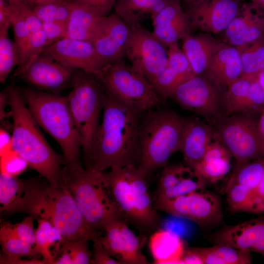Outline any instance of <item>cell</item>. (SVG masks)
Instances as JSON below:
<instances>
[{
  "label": "cell",
  "mask_w": 264,
  "mask_h": 264,
  "mask_svg": "<svg viewBox=\"0 0 264 264\" xmlns=\"http://www.w3.org/2000/svg\"><path fill=\"white\" fill-rule=\"evenodd\" d=\"M104 89L102 119L85 162L86 169L103 172L113 167H138L140 129L146 112L126 105Z\"/></svg>",
  "instance_id": "cell-1"
},
{
  "label": "cell",
  "mask_w": 264,
  "mask_h": 264,
  "mask_svg": "<svg viewBox=\"0 0 264 264\" xmlns=\"http://www.w3.org/2000/svg\"><path fill=\"white\" fill-rule=\"evenodd\" d=\"M21 212L37 220L48 221L61 233L65 242L93 241L100 236L99 230L84 218L69 192L43 177L24 180L22 197L5 214Z\"/></svg>",
  "instance_id": "cell-2"
},
{
  "label": "cell",
  "mask_w": 264,
  "mask_h": 264,
  "mask_svg": "<svg viewBox=\"0 0 264 264\" xmlns=\"http://www.w3.org/2000/svg\"><path fill=\"white\" fill-rule=\"evenodd\" d=\"M12 118L13 149L40 176L54 185L65 165L63 155L50 146L30 112L21 89L9 86L4 90Z\"/></svg>",
  "instance_id": "cell-3"
},
{
  "label": "cell",
  "mask_w": 264,
  "mask_h": 264,
  "mask_svg": "<svg viewBox=\"0 0 264 264\" xmlns=\"http://www.w3.org/2000/svg\"><path fill=\"white\" fill-rule=\"evenodd\" d=\"M21 90L35 120L60 146L65 166L72 169L83 167L80 158V140L67 98L38 89Z\"/></svg>",
  "instance_id": "cell-4"
},
{
  "label": "cell",
  "mask_w": 264,
  "mask_h": 264,
  "mask_svg": "<svg viewBox=\"0 0 264 264\" xmlns=\"http://www.w3.org/2000/svg\"><path fill=\"white\" fill-rule=\"evenodd\" d=\"M59 186L70 194L86 221L92 227L104 230L111 222L125 220L103 172L83 167L72 169L65 166Z\"/></svg>",
  "instance_id": "cell-5"
},
{
  "label": "cell",
  "mask_w": 264,
  "mask_h": 264,
  "mask_svg": "<svg viewBox=\"0 0 264 264\" xmlns=\"http://www.w3.org/2000/svg\"><path fill=\"white\" fill-rule=\"evenodd\" d=\"M187 118L167 108L146 112L139 133V170L146 176L164 167L171 156L179 151Z\"/></svg>",
  "instance_id": "cell-6"
},
{
  "label": "cell",
  "mask_w": 264,
  "mask_h": 264,
  "mask_svg": "<svg viewBox=\"0 0 264 264\" xmlns=\"http://www.w3.org/2000/svg\"><path fill=\"white\" fill-rule=\"evenodd\" d=\"M103 174L126 219L146 230L158 226L160 217L149 193L147 176L137 167H113Z\"/></svg>",
  "instance_id": "cell-7"
},
{
  "label": "cell",
  "mask_w": 264,
  "mask_h": 264,
  "mask_svg": "<svg viewBox=\"0 0 264 264\" xmlns=\"http://www.w3.org/2000/svg\"><path fill=\"white\" fill-rule=\"evenodd\" d=\"M71 87L66 98L86 162L100 124L105 89L96 75L82 70H77Z\"/></svg>",
  "instance_id": "cell-8"
},
{
  "label": "cell",
  "mask_w": 264,
  "mask_h": 264,
  "mask_svg": "<svg viewBox=\"0 0 264 264\" xmlns=\"http://www.w3.org/2000/svg\"><path fill=\"white\" fill-rule=\"evenodd\" d=\"M104 88L122 102L146 112L162 101L152 83L123 60L106 66L97 76Z\"/></svg>",
  "instance_id": "cell-9"
},
{
  "label": "cell",
  "mask_w": 264,
  "mask_h": 264,
  "mask_svg": "<svg viewBox=\"0 0 264 264\" xmlns=\"http://www.w3.org/2000/svg\"><path fill=\"white\" fill-rule=\"evenodd\" d=\"M256 114L241 113L217 120L218 138L234 157L235 169L264 156Z\"/></svg>",
  "instance_id": "cell-10"
},
{
  "label": "cell",
  "mask_w": 264,
  "mask_h": 264,
  "mask_svg": "<svg viewBox=\"0 0 264 264\" xmlns=\"http://www.w3.org/2000/svg\"><path fill=\"white\" fill-rule=\"evenodd\" d=\"M155 209L189 220L202 226L218 224L222 219L220 200L203 189L173 198L155 199Z\"/></svg>",
  "instance_id": "cell-11"
},
{
  "label": "cell",
  "mask_w": 264,
  "mask_h": 264,
  "mask_svg": "<svg viewBox=\"0 0 264 264\" xmlns=\"http://www.w3.org/2000/svg\"><path fill=\"white\" fill-rule=\"evenodd\" d=\"M219 88L206 76L195 75L176 87L169 98L184 109L217 120L223 110Z\"/></svg>",
  "instance_id": "cell-12"
},
{
  "label": "cell",
  "mask_w": 264,
  "mask_h": 264,
  "mask_svg": "<svg viewBox=\"0 0 264 264\" xmlns=\"http://www.w3.org/2000/svg\"><path fill=\"white\" fill-rule=\"evenodd\" d=\"M130 28L125 56L133 68L151 82L167 64L168 47L141 24Z\"/></svg>",
  "instance_id": "cell-13"
},
{
  "label": "cell",
  "mask_w": 264,
  "mask_h": 264,
  "mask_svg": "<svg viewBox=\"0 0 264 264\" xmlns=\"http://www.w3.org/2000/svg\"><path fill=\"white\" fill-rule=\"evenodd\" d=\"M78 69L66 66L41 53L16 75L40 90L58 93L72 86Z\"/></svg>",
  "instance_id": "cell-14"
},
{
  "label": "cell",
  "mask_w": 264,
  "mask_h": 264,
  "mask_svg": "<svg viewBox=\"0 0 264 264\" xmlns=\"http://www.w3.org/2000/svg\"><path fill=\"white\" fill-rule=\"evenodd\" d=\"M131 29L115 13L101 18L90 42L106 65L125 56Z\"/></svg>",
  "instance_id": "cell-15"
},
{
  "label": "cell",
  "mask_w": 264,
  "mask_h": 264,
  "mask_svg": "<svg viewBox=\"0 0 264 264\" xmlns=\"http://www.w3.org/2000/svg\"><path fill=\"white\" fill-rule=\"evenodd\" d=\"M42 53L64 66L97 76L107 66L88 41L64 38L46 47Z\"/></svg>",
  "instance_id": "cell-16"
},
{
  "label": "cell",
  "mask_w": 264,
  "mask_h": 264,
  "mask_svg": "<svg viewBox=\"0 0 264 264\" xmlns=\"http://www.w3.org/2000/svg\"><path fill=\"white\" fill-rule=\"evenodd\" d=\"M242 0H203L186 11L192 27L208 33H220L227 28L240 11Z\"/></svg>",
  "instance_id": "cell-17"
},
{
  "label": "cell",
  "mask_w": 264,
  "mask_h": 264,
  "mask_svg": "<svg viewBox=\"0 0 264 264\" xmlns=\"http://www.w3.org/2000/svg\"><path fill=\"white\" fill-rule=\"evenodd\" d=\"M105 233L97 239L110 255L121 264H149L141 251L139 238L127 226L125 220H117L106 225Z\"/></svg>",
  "instance_id": "cell-18"
},
{
  "label": "cell",
  "mask_w": 264,
  "mask_h": 264,
  "mask_svg": "<svg viewBox=\"0 0 264 264\" xmlns=\"http://www.w3.org/2000/svg\"><path fill=\"white\" fill-rule=\"evenodd\" d=\"M214 244H222L264 257V217L223 227L211 236Z\"/></svg>",
  "instance_id": "cell-19"
},
{
  "label": "cell",
  "mask_w": 264,
  "mask_h": 264,
  "mask_svg": "<svg viewBox=\"0 0 264 264\" xmlns=\"http://www.w3.org/2000/svg\"><path fill=\"white\" fill-rule=\"evenodd\" d=\"M152 21V33L167 47L191 34V22L178 0L166 5Z\"/></svg>",
  "instance_id": "cell-20"
},
{
  "label": "cell",
  "mask_w": 264,
  "mask_h": 264,
  "mask_svg": "<svg viewBox=\"0 0 264 264\" xmlns=\"http://www.w3.org/2000/svg\"><path fill=\"white\" fill-rule=\"evenodd\" d=\"M226 42L239 47L264 38V14L251 3H243L240 11L224 30Z\"/></svg>",
  "instance_id": "cell-21"
},
{
  "label": "cell",
  "mask_w": 264,
  "mask_h": 264,
  "mask_svg": "<svg viewBox=\"0 0 264 264\" xmlns=\"http://www.w3.org/2000/svg\"><path fill=\"white\" fill-rule=\"evenodd\" d=\"M195 76L189 61L177 43L168 47V60L164 68L151 83L162 101L169 98L179 85Z\"/></svg>",
  "instance_id": "cell-22"
},
{
  "label": "cell",
  "mask_w": 264,
  "mask_h": 264,
  "mask_svg": "<svg viewBox=\"0 0 264 264\" xmlns=\"http://www.w3.org/2000/svg\"><path fill=\"white\" fill-rule=\"evenodd\" d=\"M205 73L206 76L219 88L227 87L242 77V64L238 48L220 42Z\"/></svg>",
  "instance_id": "cell-23"
},
{
  "label": "cell",
  "mask_w": 264,
  "mask_h": 264,
  "mask_svg": "<svg viewBox=\"0 0 264 264\" xmlns=\"http://www.w3.org/2000/svg\"><path fill=\"white\" fill-rule=\"evenodd\" d=\"M218 139L216 131L195 119L187 118L179 151L186 165L193 167L203 158L210 143Z\"/></svg>",
  "instance_id": "cell-24"
},
{
  "label": "cell",
  "mask_w": 264,
  "mask_h": 264,
  "mask_svg": "<svg viewBox=\"0 0 264 264\" xmlns=\"http://www.w3.org/2000/svg\"><path fill=\"white\" fill-rule=\"evenodd\" d=\"M231 156L227 148L217 139L210 143L202 160L192 168L204 180L215 182L230 172Z\"/></svg>",
  "instance_id": "cell-25"
},
{
  "label": "cell",
  "mask_w": 264,
  "mask_h": 264,
  "mask_svg": "<svg viewBox=\"0 0 264 264\" xmlns=\"http://www.w3.org/2000/svg\"><path fill=\"white\" fill-rule=\"evenodd\" d=\"M182 51L195 75L205 73L210 60L220 43L209 34L192 36L183 40Z\"/></svg>",
  "instance_id": "cell-26"
},
{
  "label": "cell",
  "mask_w": 264,
  "mask_h": 264,
  "mask_svg": "<svg viewBox=\"0 0 264 264\" xmlns=\"http://www.w3.org/2000/svg\"><path fill=\"white\" fill-rule=\"evenodd\" d=\"M149 247L154 264H180L186 247L182 239L172 231L158 230L150 237Z\"/></svg>",
  "instance_id": "cell-27"
},
{
  "label": "cell",
  "mask_w": 264,
  "mask_h": 264,
  "mask_svg": "<svg viewBox=\"0 0 264 264\" xmlns=\"http://www.w3.org/2000/svg\"><path fill=\"white\" fill-rule=\"evenodd\" d=\"M178 0H117L115 12L129 27L152 19L168 4Z\"/></svg>",
  "instance_id": "cell-28"
},
{
  "label": "cell",
  "mask_w": 264,
  "mask_h": 264,
  "mask_svg": "<svg viewBox=\"0 0 264 264\" xmlns=\"http://www.w3.org/2000/svg\"><path fill=\"white\" fill-rule=\"evenodd\" d=\"M102 17L90 7L72 2L66 38L90 41Z\"/></svg>",
  "instance_id": "cell-29"
},
{
  "label": "cell",
  "mask_w": 264,
  "mask_h": 264,
  "mask_svg": "<svg viewBox=\"0 0 264 264\" xmlns=\"http://www.w3.org/2000/svg\"><path fill=\"white\" fill-rule=\"evenodd\" d=\"M202 264H250L249 251L228 245L216 244L211 247H192Z\"/></svg>",
  "instance_id": "cell-30"
},
{
  "label": "cell",
  "mask_w": 264,
  "mask_h": 264,
  "mask_svg": "<svg viewBox=\"0 0 264 264\" xmlns=\"http://www.w3.org/2000/svg\"><path fill=\"white\" fill-rule=\"evenodd\" d=\"M36 235L35 250L42 257L45 264H54L65 242L64 237L53 225L51 227L48 226L39 227Z\"/></svg>",
  "instance_id": "cell-31"
},
{
  "label": "cell",
  "mask_w": 264,
  "mask_h": 264,
  "mask_svg": "<svg viewBox=\"0 0 264 264\" xmlns=\"http://www.w3.org/2000/svg\"><path fill=\"white\" fill-rule=\"evenodd\" d=\"M0 243L4 255L30 259H38L40 256L34 247L22 240L15 232L13 224L5 222L0 225Z\"/></svg>",
  "instance_id": "cell-32"
},
{
  "label": "cell",
  "mask_w": 264,
  "mask_h": 264,
  "mask_svg": "<svg viewBox=\"0 0 264 264\" xmlns=\"http://www.w3.org/2000/svg\"><path fill=\"white\" fill-rule=\"evenodd\" d=\"M253 79L242 77L226 87L227 89L222 94L223 108L226 115L243 112L249 88Z\"/></svg>",
  "instance_id": "cell-33"
},
{
  "label": "cell",
  "mask_w": 264,
  "mask_h": 264,
  "mask_svg": "<svg viewBox=\"0 0 264 264\" xmlns=\"http://www.w3.org/2000/svg\"><path fill=\"white\" fill-rule=\"evenodd\" d=\"M242 64V77L257 78L264 70V38L255 43L237 47Z\"/></svg>",
  "instance_id": "cell-34"
},
{
  "label": "cell",
  "mask_w": 264,
  "mask_h": 264,
  "mask_svg": "<svg viewBox=\"0 0 264 264\" xmlns=\"http://www.w3.org/2000/svg\"><path fill=\"white\" fill-rule=\"evenodd\" d=\"M264 173V156L234 169L226 187L234 183L242 185L254 192L259 185Z\"/></svg>",
  "instance_id": "cell-35"
},
{
  "label": "cell",
  "mask_w": 264,
  "mask_h": 264,
  "mask_svg": "<svg viewBox=\"0 0 264 264\" xmlns=\"http://www.w3.org/2000/svg\"><path fill=\"white\" fill-rule=\"evenodd\" d=\"M9 28L0 29V81L4 83L13 68L19 65L20 53L8 35Z\"/></svg>",
  "instance_id": "cell-36"
},
{
  "label": "cell",
  "mask_w": 264,
  "mask_h": 264,
  "mask_svg": "<svg viewBox=\"0 0 264 264\" xmlns=\"http://www.w3.org/2000/svg\"><path fill=\"white\" fill-rule=\"evenodd\" d=\"M24 180L5 173L0 174V211L6 213L22 196Z\"/></svg>",
  "instance_id": "cell-37"
},
{
  "label": "cell",
  "mask_w": 264,
  "mask_h": 264,
  "mask_svg": "<svg viewBox=\"0 0 264 264\" xmlns=\"http://www.w3.org/2000/svg\"><path fill=\"white\" fill-rule=\"evenodd\" d=\"M72 7L70 0H52L35 5L32 10L43 22H67Z\"/></svg>",
  "instance_id": "cell-38"
},
{
  "label": "cell",
  "mask_w": 264,
  "mask_h": 264,
  "mask_svg": "<svg viewBox=\"0 0 264 264\" xmlns=\"http://www.w3.org/2000/svg\"><path fill=\"white\" fill-rule=\"evenodd\" d=\"M226 192L228 205L231 211L254 213L253 191L234 183L226 187Z\"/></svg>",
  "instance_id": "cell-39"
},
{
  "label": "cell",
  "mask_w": 264,
  "mask_h": 264,
  "mask_svg": "<svg viewBox=\"0 0 264 264\" xmlns=\"http://www.w3.org/2000/svg\"><path fill=\"white\" fill-rule=\"evenodd\" d=\"M204 186L205 180L192 168L189 172L178 183L156 195L155 199L173 198L202 189Z\"/></svg>",
  "instance_id": "cell-40"
},
{
  "label": "cell",
  "mask_w": 264,
  "mask_h": 264,
  "mask_svg": "<svg viewBox=\"0 0 264 264\" xmlns=\"http://www.w3.org/2000/svg\"><path fill=\"white\" fill-rule=\"evenodd\" d=\"M47 46L46 37L42 29L30 34L19 50L20 61L16 72L22 69L33 58L41 54Z\"/></svg>",
  "instance_id": "cell-41"
},
{
  "label": "cell",
  "mask_w": 264,
  "mask_h": 264,
  "mask_svg": "<svg viewBox=\"0 0 264 264\" xmlns=\"http://www.w3.org/2000/svg\"><path fill=\"white\" fill-rule=\"evenodd\" d=\"M162 172L156 195L178 183L189 172L191 167L183 165L165 166Z\"/></svg>",
  "instance_id": "cell-42"
},
{
  "label": "cell",
  "mask_w": 264,
  "mask_h": 264,
  "mask_svg": "<svg viewBox=\"0 0 264 264\" xmlns=\"http://www.w3.org/2000/svg\"><path fill=\"white\" fill-rule=\"evenodd\" d=\"M264 110V90L255 78L250 85L242 113L260 114Z\"/></svg>",
  "instance_id": "cell-43"
},
{
  "label": "cell",
  "mask_w": 264,
  "mask_h": 264,
  "mask_svg": "<svg viewBox=\"0 0 264 264\" xmlns=\"http://www.w3.org/2000/svg\"><path fill=\"white\" fill-rule=\"evenodd\" d=\"M28 164L13 149L0 156V173L17 176L24 172Z\"/></svg>",
  "instance_id": "cell-44"
},
{
  "label": "cell",
  "mask_w": 264,
  "mask_h": 264,
  "mask_svg": "<svg viewBox=\"0 0 264 264\" xmlns=\"http://www.w3.org/2000/svg\"><path fill=\"white\" fill-rule=\"evenodd\" d=\"M22 7H13L10 21L14 32V42L19 51L30 34L21 14Z\"/></svg>",
  "instance_id": "cell-45"
},
{
  "label": "cell",
  "mask_w": 264,
  "mask_h": 264,
  "mask_svg": "<svg viewBox=\"0 0 264 264\" xmlns=\"http://www.w3.org/2000/svg\"><path fill=\"white\" fill-rule=\"evenodd\" d=\"M88 242L87 240H80L64 242L73 259V264H91L92 254Z\"/></svg>",
  "instance_id": "cell-46"
},
{
  "label": "cell",
  "mask_w": 264,
  "mask_h": 264,
  "mask_svg": "<svg viewBox=\"0 0 264 264\" xmlns=\"http://www.w3.org/2000/svg\"><path fill=\"white\" fill-rule=\"evenodd\" d=\"M34 218L29 215L20 222L13 224L14 230L17 235L23 241L34 247L36 244V229L34 228Z\"/></svg>",
  "instance_id": "cell-47"
},
{
  "label": "cell",
  "mask_w": 264,
  "mask_h": 264,
  "mask_svg": "<svg viewBox=\"0 0 264 264\" xmlns=\"http://www.w3.org/2000/svg\"><path fill=\"white\" fill-rule=\"evenodd\" d=\"M42 30L46 36L47 46H48L56 41L66 37L67 22H43Z\"/></svg>",
  "instance_id": "cell-48"
},
{
  "label": "cell",
  "mask_w": 264,
  "mask_h": 264,
  "mask_svg": "<svg viewBox=\"0 0 264 264\" xmlns=\"http://www.w3.org/2000/svg\"><path fill=\"white\" fill-rule=\"evenodd\" d=\"M91 264H121L115 259L104 248L97 238L93 241Z\"/></svg>",
  "instance_id": "cell-49"
},
{
  "label": "cell",
  "mask_w": 264,
  "mask_h": 264,
  "mask_svg": "<svg viewBox=\"0 0 264 264\" xmlns=\"http://www.w3.org/2000/svg\"><path fill=\"white\" fill-rule=\"evenodd\" d=\"M90 7L97 11L101 16L108 15L117 0H70Z\"/></svg>",
  "instance_id": "cell-50"
},
{
  "label": "cell",
  "mask_w": 264,
  "mask_h": 264,
  "mask_svg": "<svg viewBox=\"0 0 264 264\" xmlns=\"http://www.w3.org/2000/svg\"><path fill=\"white\" fill-rule=\"evenodd\" d=\"M21 14L30 34L42 29L43 22L35 14L32 8L22 7Z\"/></svg>",
  "instance_id": "cell-51"
},
{
  "label": "cell",
  "mask_w": 264,
  "mask_h": 264,
  "mask_svg": "<svg viewBox=\"0 0 264 264\" xmlns=\"http://www.w3.org/2000/svg\"><path fill=\"white\" fill-rule=\"evenodd\" d=\"M254 213L264 212V173L253 197Z\"/></svg>",
  "instance_id": "cell-52"
},
{
  "label": "cell",
  "mask_w": 264,
  "mask_h": 264,
  "mask_svg": "<svg viewBox=\"0 0 264 264\" xmlns=\"http://www.w3.org/2000/svg\"><path fill=\"white\" fill-rule=\"evenodd\" d=\"M13 149L12 134L4 128L0 130V155H4Z\"/></svg>",
  "instance_id": "cell-53"
},
{
  "label": "cell",
  "mask_w": 264,
  "mask_h": 264,
  "mask_svg": "<svg viewBox=\"0 0 264 264\" xmlns=\"http://www.w3.org/2000/svg\"><path fill=\"white\" fill-rule=\"evenodd\" d=\"M0 264H45V263L42 259L24 260L22 257L8 256L3 254L0 255Z\"/></svg>",
  "instance_id": "cell-54"
},
{
  "label": "cell",
  "mask_w": 264,
  "mask_h": 264,
  "mask_svg": "<svg viewBox=\"0 0 264 264\" xmlns=\"http://www.w3.org/2000/svg\"><path fill=\"white\" fill-rule=\"evenodd\" d=\"M0 3L17 6H23L33 8L32 0H0Z\"/></svg>",
  "instance_id": "cell-55"
},
{
  "label": "cell",
  "mask_w": 264,
  "mask_h": 264,
  "mask_svg": "<svg viewBox=\"0 0 264 264\" xmlns=\"http://www.w3.org/2000/svg\"><path fill=\"white\" fill-rule=\"evenodd\" d=\"M258 126L264 150V110L260 114L258 118Z\"/></svg>",
  "instance_id": "cell-56"
},
{
  "label": "cell",
  "mask_w": 264,
  "mask_h": 264,
  "mask_svg": "<svg viewBox=\"0 0 264 264\" xmlns=\"http://www.w3.org/2000/svg\"><path fill=\"white\" fill-rule=\"evenodd\" d=\"M251 3L264 14V0H251Z\"/></svg>",
  "instance_id": "cell-57"
},
{
  "label": "cell",
  "mask_w": 264,
  "mask_h": 264,
  "mask_svg": "<svg viewBox=\"0 0 264 264\" xmlns=\"http://www.w3.org/2000/svg\"><path fill=\"white\" fill-rule=\"evenodd\" d=\"M257 78L264 90V70L259 74Z\"/></svg>",
  "instance_id": "cell-58"
},
{
  "label": "cell",
  "mask_w": 264,
  "mask_h": 264,
  "mask_svg": "<svg viewBox=\"0 0 264 264\" xmlns=\"http://www.w3.org/2000/svg\"><path fill=\"white\" fill-rule=\"evenodd\" d=\"M203 0H183L188 7L197 4Z\"/></svg>",
  "instance_id": "cell-59"
},
{
  "label": "cell",
  "mask_w": 264,
  "mask_h": 264,
  "mask_svg": "<svg viewBox=\"0 0 264 264\" xmlns=\"http://www.w3.org/2000/svg\"><path fill=\"white\" fill-rule=\"evenodd\" d=\"M51 0H32V2L33 6L34 7L36 5L46 3Z\"/></svg>",
  "instance_id": "cell-60"
}]
</instances>
